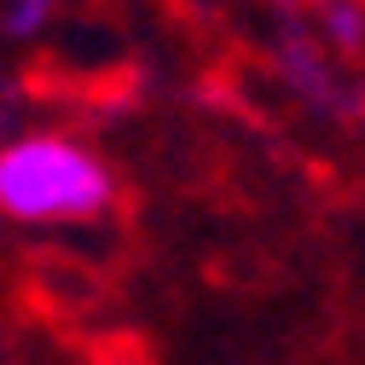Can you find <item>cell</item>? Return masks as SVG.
Listing matches in <instances>:
<instances>
[{
	"label": "cell",
	"mask_w": 365,
	"mask_h": 365,
	"mask_svg": "<svg viewBox=\"0 0 365 365\" xmlns=\"http://www.w3.org/2000/svg\"><path fill=\"white\" fill-rule=\"evenodd\" d=\"M116 197L110 168L70 133H18L0 145V215L24 226H81Z\"/></svg>",
	"instance_id": "1"
},
{
	"label": "cell",
	"mask_w": 365,
	"mask_h": 365,
	"mask_svg": "<svg viewBox=\"0 0 365 365\" xmlns=\"http://www.w3.org/2000/svg\"><path fill=\"white\" fill-rule=\"evenodd\" d=\"M58 18V0H6V29L12 35H41Z\"/></svg>",
	"instance_id": "2"
}]
</instances>
